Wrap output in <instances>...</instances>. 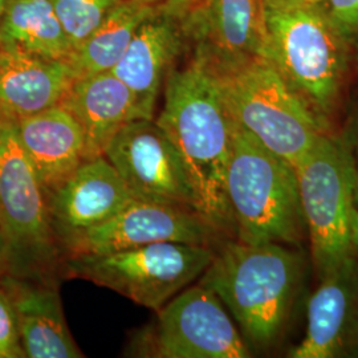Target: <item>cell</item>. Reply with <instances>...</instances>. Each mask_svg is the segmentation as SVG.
<instances>
[{
    "mask_svg": "<svg viewBox=\"0 0 358 358\" xmlns=\"http://www.w3.org/2000/svg\"><path fill=\"white\" fill-rule=\"evenodd\" d=\"M155 122L178 152L196 211L224 238H235L226 177L236 121L205 65L192 57L185 68L169 71Z\"/></svg>",
    "mask_w": 358,
    "mask_h": 358,
    "instance_id": "1",
    "label": "cell"
},
{
    "mask_svg": "<svg viewBox=\"0 0 358 358\" xmlns=\"http://www.w3.org/2000/svg\"><path fill=\"white\" fill-rule=\"evenodd\" d=\"M301 248L280 243L245 244L223 239L199 282L213 289L242 331L260 350L284 337L306 275Z\"/></svg>",
    "mask_w": 358,
    "mask_h": 358,
    "instance_id": "2",
    "label": "cell"
},
{
    "mask_svg": "<svg viewBox=\"0 0 358 358\" xmlns=\"http://www.w3.org/2000/svg\"><path fill=\"white\" fill-rule=\"evenodd\" d=\"M266 62L331 127L343 100L353 45L333 24L321 3L266 0Z\"/></svg>",
    "mask_w": 358,
    "mask_h": 358,
    "instance_id": "3",
    "label": "cell"
},
{
    "mask_svg": "<svg viewBox=\"0 0 358 358\" xmlns=\"http://www.w3.org/2000/svg\"><path fill=\"white\" fill-rule=\"evenodd\" d=\"M226 192L235 239L239 242L280 243L299 248L307 242L296 169L238 122Z\"/></svg>",
    "mask_w": 358,
    "mask_h": 358,
    "instance_id": "4",
    "label": "cell"
},
{
    "mask_svg": "<svg viewBox=\"0 0 358 358\" xmlns=\"http://www.w3.org/2000/svg\"><path fill=\"white\" fill-rule=\"evenodd\" d=\"M312 267L319 280L358 259L356 157L344 136H321L294 165Z\"/></svg>",
    "mask_w": 358,
    "mask_h": 358,
    "instance_id": "5",
    "label": "cell"
},
{
    "mask_svg": "<svg viewBox=\"0 0 358 358\" xmlns=\"http://www.w3.org/2000/svg\"><path fill=\"white\" fill-rule=\"evenodd\" d=\"M214 77L234 120L294 166L324 133L332 130L266 60H255Z\"/></svg>",
    "mask_w": 358,
    "mask_h": 358,
    "instance_id": "6",
    "label": "cell"
},
{
    "mask_svg": "<svg viewBox=\"0 0 358 358\" xmlns=\"http://www.w3.org/2000/svg\"><path fill=\"white\" fill-rule=\"evenodd\" d=\"M214 255L215 247L164 242L109 254L68 255L64 268L68 276L109 288L158 312L202 276Z\"/></svg>",
    "mask_w": 358,
    "mask_h": 358,
    "instance_id": "7",
    "label": "cell"
},
{
    "mask_svg": "<svg viewBox=\"0 0 358 358\" xmlns=\"http://www.w3.org/2000/svg\"><path fill=\"white\" fill-rule=\"evenodd\" d=\"M0 229L8 250V275L41 276L59 260L47 195L13 124H0Z\"/></svg>",
    "mask_w": 358,
    "mask_h": 358,
    "instance_id": "8",
    "label": "cell"
},
{
    "mask_svg": "<svg viewBox=\"0 0 358 358\" xmlns=\"http://www.w3.org/2000/svg\"><path fill=\"white\" fill-rule=\"evenodd\" d=\"M171 11L192 44V59L214 75L267 59L266 0H202Z\"/></svg>",
    "mask_w": 358,
    "mask_h": 358,
    "instance_id": "9",
    "label": "cell"
},
{
    "mask_svg": "<svg viewBox=\"0 0 358 358\" xmlns=\"http://www.w3.org/2000/svg\"><path fill=\"white\" fill-rule=\"evenodd\" d=\"M146 344L154 357H252L224 304L201 282L185 288L158 310L154 334Z\"/></svg>",
    "mask_w": 358,
    "mask_h": 358,
    "instance_id": "10",
    "label": "cell"
},
{
    "mask_svg": "<svg viewBox=\"0 0 358 358\" xmlns=\"http://www.w3.org/2000/svg\"><path fill=\"white\" fill-rule=\"evenodd\" d=\"M224 238L190 207L133 198L115 217L65 244L68 255L109 254L148 244L217 247Z\"/></svg>",
    "mask_w": 358,
    "mask_h": 358,
    "instance_id": "11",
    "label": "cell"
},
{
    "mask_svg": "<svg viewBox=\"0 0 358 358\" xmlns=\"http://www.w3.org/2000/svg\"><path fill=\"white\" fill-rule=\"evenodd\" d=\"M103 155L134 196L196 211L194 192L178 152L154 118L127 124L115 134Z\"/></svg>",
    "mask_w": 358,
    "mask_h": 358,
    "instance_id": "12",
    "label": "cell"
},
{
    "mask_svg": "<svg viewBox=\"0 0 358 358\" xmlns=\"http://www.w3.org/2000/svg\"><path fill=\"white\" fill-rule=\"evenodd\" d=\"M133 198L128 185L105 155L83 162L47 196L52 230L60 248L115 217Z\"/></svg>",
    "mask_w": 358,
    "mask_h": 358,
    "instance_id": "13",
    "label": "cell"
},
{
    "mask_svg": "<svg viewBox=\"0 0 358 358\" xmlns=\"http://www.w3.org/2000/svg\"><path fill=\"white\" fill-rule=\"evenodd\" d=\"M309 297L307 328L289 358L353 357L358 334V259H349L317 280Z\"/></svg>",
    "mask_w": 358,
    "mask_h": 358,
    "instance_id": "14",
    "label": "cell"
},
{
    "mask_svg": "<svg viewBox=\"0 0 358 358\" xmlns=\"http://www.w3.org/2000/svg\"><path fill=\"white\" fill-rule=\"evenodd\" d=\"M185 45L179 16L167 7L165 0L161 10L138 28L110 71L133 92L143 120H153L164 77Z\"/></svg>",
    "mask_w": 358,
    "mask_h": 358,
    "instance_id": "15",
    "label": "cell"
},
{
    "mask_svg": "<svg viewBox=\"0 0 358 358\" xmlns=\"http://www.w3.org/2000/svg\"><path fill=\"white\" fill-rule=\"evenodd\" d=\"M60 105L84 131L85 161L103 155L127 124L143 120L133 92L110 71L75 78Z\"/></svg>",
    "mask_w": 358,
    "mask_h": 358,
    "instance_id": "16",
    "label": "cell"
},
{
    "mask_svg": "<svg viewBox=\"0 0 358 358\" xmlns=\"http://www.w3.org/2000/svg\"><path fill=\"white\" fill-rule=\"evenodd\" d=\"M64 60L0 50V124H17L62 103L75 81Z\"/></svg>",
    "mask_w": 358,
    "mask_h": 358,
    "instance_id": "17",
    "label": "cell"
},
{
    "mask_svg": "<svg viewBox=\"0 0 358 358\" xmlns=\"http://www.w3.org/2000/svg\"><path fill=\"white\" fill-rule=\"evenodd\" d=\"M15 128L47 196L85 162L84 131L60 103L27 117Z\"/></svg>",
    "mask_w": 358,
    "mask_h": 358,
    "instance_id": "18",
    "label": "cell"
},
{
    "mask_svg": "<svg viewBox=\"0 0 358 358\" xmlns=\"http://www.w3.org/2000/svg\"><path fill=\"white\" fill-rule=\"evenodd\" d=\"M0 282L11 297L26 357H84L66 325L56 288L13 275L1 276Z\"/></svg>",
    "mask_w": 358,
    "mask_h": 358,
    "instance_id": "19",
    "label": "cell"
},
{
    "mask_svg": "<svg viewBox=\"0 0 358 358\" xmlns=\"http://www.w3.org/2000/svg\"><path fill=\"white\" fill-rule=\"evenodd\" d=\"M162 4L164 1L122 0L90 38L68 57L66 64L71 66L76 78L112 71L138 28L158 13Z\"/></svg>",
    "mask_w": 358,
    "mask_h": 358,
    "instance_id": "20",
    "label": "cell"
},
{
    "mask_svg": "<svg viewBox=\"0 0 358 358\" xmlns=\"http://www.w3.org/2000/svg\"><path fill=\"white\" fill-rule=\"evenodd\" d=\"M0 50L64 62L72 53L51 0H7L0 19Z\"/></svg>",
    "mask_w": 358,
    "mask_h": 358,
    "instance_id": "21",
    "label": "cell"
},
{
    "mask_svg": "<svg viewBox=\"0 0 358 358\" xmlns=\"http://www.w3.org/2000/svg\"><path fill=\"white\" fill-rule=\"evenodd\" d=\"M122 0H51L72 52L100 26Z\"/></svg>",
    "mask_w": 358,
    "mask_h": 358,
    "instance_id": "22",
    "label": "cell"
},
{
    "mask_svg": "<svg viewBox=\"0 0 358 358\" xmlns=\"http://www.w3.org/2000/svg\"><path fill=\"white\" fill-rule=\"evenodd\" d=\"M26 357L20 343L13 301L0 282V358Z\"/></svg>",
    "mask_w": 358,
    "mask_h": 358,
    "instance_id": "23",
    "label": "cell"
},
{
    "mask_svg": "<svg viewBox=\"0 0 358 358\" xmlns=\"http://www.w3.org/2000/svg\"><path fill=\"white\" fill-rule=\"evenodd\" d=\"M324 10L340 34L352 44H358V0H322Z\"/></svg>",
    "mask_w": 358,
    "mask_h": 358,
    "instance_id": "24",
    "label": "cell"
},
{
    "mask_svg": "<svg viewBox=\"0 0 358 358\" xmlns=\"http://www.w3.org/2000/svg\"><path fill=\"white\" fill-rule=\"evenodd\" d=\"M10 273V262H8V250L3 231L0 229V278Z\"/></svg>",
    "mask_w": 358,
    "mask_h": 358,
    "instance_id": "25",
    "label": "cell"
},
{
    "mask_svg": "<svg viewBox=\"0 0 358 358\" xmlns=\"http://www.w3.org/2000/svg\"><path fill=\"white\" fill-rule=\"evenodd\" d=\"M199 1H202V0H166L167 6L171 10H180V8L189 7V6L199 3Z\"/></svg>",
    "mask_w": 358,
    "mask_h": 358,
    "instance_id": "26",
    "label": "cell"
},
{
    "mask_svg": "<svg viewBox=\"0 0 358 358\" xmlns=\"http://www.w3.org/2000/svg\"><path fill=\"white\" fill-rule=\"evenodd\" d=\"M6 4H7V0H0V19L3 16V13L6 10Z\"/></svg>",
    "mask_w": 358,
    "mask_h": 358,
    "instance_id": "27",
    "label": "cell"
},
{
    "mask_svg": "<svg viewBox=\"0 0 358 358\" xmlns=\"http://www.w3.org/2000/svg\"><path fill=\"white\" fill-rule=\"evenodd\" d=\"M356 195H357L358 203V157L356 158Z\"/></svg>",
    "mask_w": 358,
    "mask_h": 358,
    "instance_id": "28",
    "label": "cell"
},
{
    "mask_svg": "<svg viewBox=\"0 0 358 358\" xmlns=\"http://www.w3.org/2000/svg\"><path fill=\"white\" fill-rule=\"evenodd\" d=\"M353 357H358V334L357 340H356V345H355V350H353Z\"/></svg>",
    "mask_w": 358,
    "mask_h": 358,
    "instance_id": "29",
    "label": "cell"
},
{
    "mask_svg": "<svg viewBox=\"0 0 358 358\" xmlns=\"http://www.w3.org/2000/svg\"><path fill=\"white\" fill-rule=\"evenodd\" d=\"M296 1H308V3H321L322 0H296Z\"/></svg>",
    "mask_w": 358,
    "mask_h": 358,
    "instance_id": "30",
    "label": "cell"
},
{
    "mask_svg": "<svg viewBox=\"0 0 358 358\" xmlns=\"http://www.w3.org/2000/svg\"><path fill=\"white\" fill-rule=\"evenodd\" d=\"M152 1H155V3H162V1H165V0H152Z\"/></svg>",
    "mask_w": 358,
    "mask_h": 358,
    "instance_id": "31",
    "label": "cell"
},
{
    "mask_svg": "<svg viewBox=\"0 0 358 358\" xmlns=\"http://www.w3.org/2000/svg\"><path fill=\"white\" fill-rule=\"evenodd\" d=\"M357 48H358V44H357Z\"/></svg>",
    "mask_w": 358,
    "mask_h": 358,
    "instance_id": "32",
    "label": "cell"
}]
</instances>
